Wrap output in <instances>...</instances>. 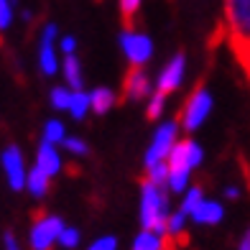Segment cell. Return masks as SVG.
<instances>
[{"label": "cell", "instance_id": "1", "mask_svg": "<svg viewBox=\"0 0 250 250\" xmlns=\"http://www.w3.org/2000/svg\"><path fill=\"white\" fill-rule=\"evenodd\" d=\"M141 230L158 232L166 237V222L171 217V194L166 187H158L153 181H141Z\"/></svg>", "mask_w": 250, "mask_h": 250}, {"label": "cell", "instance_id": "2", "mask_svg": "<svg viewBox=\"0 0 250 250\" xmlns=\"http://www.w3.org/2000/svg\"><path fill=\"white\" fill-rule=\"evenodd\" d=\"M214 107V97L212 92L204 84H197V89L187 97L184 107H181L179 112V123H181V130H184L187 135H191L194 130H199L204 120L209 118V112Z\"/></svg>", "mask_w": 250, "mask_h": 250}, {"label": "cell", "instance_id": "3", "mask_svg": "<svg viewBox=\"0 0 250 250\" xmlns=\"http://www.w3.org/2000/svg\"><path fill=\"white\" fill-rule=\"evenodd\" d=\"M179 133H181L179 118L176 120H164L161 125H158L156 133H153V138H151L148 151H146V156H143V168H146V171L153 168V166H158V164H164V161H168L171 148L179 141Z\"/></svg>", "mask_w": 250, "mask_h": 250}, {"label": "cell", "instance_id": "4", "mask_svg": "<svg viewBox=\"0 0 250 250\" xmlns=\"http://www.w3.org/2000/svg\"><path fill=\"white\" fill-rule=\"evenodd\" d=\"M66 222L59 214H39L28 230V248L31 250H54L59 245V235L64 232Z\"/></svg>", "mask_w": 250, "mask_h": 250}, {"label": "cell", "instance_id": "5", "mask_svg": "<svg viewBox=\"0 0 250 250\" xmlns=\"http://www.w3.org/2000/svg\"><path fill=\"white\" fill-rule=\"evenodd\" d=\"M118 41H120V49H123V54H125V59H128L130 66L143 69V66L153 59V41L146 36V33L123 28Z\"/></svg>", "mask_w": 250, "mask_h": 250}, {"label": "cell", "instance_id": "6", "mask_svg": "<svg viewBox=\"0 0 250 250\" xmlns=\"http://www.w3.org/2000/svg\"><path fill=\"white\" fill-rule=\"evenodd\" d=\"M225 28L230 41H250V0H225Z\"/></svg>", "mask_w": 250, "mask_h": 250}, {"label": "cell", "instance_id": "7", "mask_svg": "<svg viewBox=\"0 0 250 250\" xmlns=\"http://www.w3.org/2000/svg\"><path fill=\"white\" fill-rule=\"evenodd\" d=\"M204 161V148L187 135V138H179L176 146L171 148V156H168V168H187V171L194 174L197 168L202 166Z\"/></svg>", "mask_w": 250, "mask_h": 250}, {"label": "cell", "instance_id": "8", "mask_svg": "<svg viewBox=\"0 0 250 250\" xmlns=\"http://www.w3.org/2000/svg\"><path fill=\"white\" fill-rule=\"evenodd\" d=\"M0 166H3L5 181L13 191L26 189V179H28V168L23 161V153H21L18 146H5L3 153H0Z\"/></svg>", "mask_w": 250, "mask_h": 250}, {"label": "cell", "instance_id": "9", "mask_svg": "<svg viewBox=\"0 0 250 250\" xmlns=\"http://www.w3.org/2000/svg\"><path fill=\"white\" fill-rule=\"evenodd\" d=\"M156 92L151 84V77L146 69H138V66H130L128 74L123 79V102H148L151 95Z\"/></svg>", "mask_w": 250, "mask_h": 250}, {"label": "cell", "instance_id": "10", "mask_svg": "<svg viewBox=\"0 0 250 250\" xmlns=\"http://www.w3.org/2000/svg\"><path fill=\"white\" fill-rule=\"evenodd\" d=\"M184 74H187V56L184 54H176L166 62V66L156 77V92H164V95H171L181 87L184 82Z\"/></svg>", "mask_w": 250, "mask_h": 250}, {"label": "cell", "instance_id": "11", "mask_svg": "<svg viewBox=\"0 0 250 250\" xmlns=\"http://www.w3.org/2000/svg\"><path fill=\"white\" fill-rule=\"evenodd\" d=\"M59 36V28L54 23H46L41 31V41H39V69L43 77H54L56 72L62 69L59 66V59H56V46L54 41Z\"/></svg>", "mask_w": 250, "mask_h": 250}, {"label": "cell", "instance_id": "12", "mask_svg": "<svg viewBox=\"0 0 250 250\" xmlns=\"http://www.w3.org/2000/svg\"><path fill=\"white\" fill-rule=\"evenodd\" d=\"M36 168H41V171L51 179L59 176L62 168H64V158H62L59 146H51L46 141H41L39 148H36Z\"/></svg>", "mask_w": 250, "mask_h": 250}, {"label": "cell", "instance_id": "13", "mask_svg": "<svg viewBox=\"0 0 250 250\" xmlns=\"http://www.w3.org/2000/svg\"><path fill=\"white\" fill-rule=\"evenodd\" d=\"M225 220V204L217 199H204L199 207L191 212V222L202 225V227H212V225H220Z\"/></svg>", "mask_w": 250, "mask_h": 250}, {"label": "cell", "instance_id": "14", "mask_svg": "<svg viewBox=\"0 0 250 250\" xmlns=\"http://www.w3.org/2000/svg\"><path fill=\"white\" fill-rule=\"evenodd\" d=\"M189 222H191V217L189 214H184L181 209H174L171 212V217H168V222H166V243H168V248H176V245H184L187 243V227H189Z\"/></svg>", "mask_w": 250, "mask_h": 250}, {"label": "cell", "instance_id": "15", "mask_svg": "<svg viewBox=\"0 0 250 250\" xmlns=\"http://www.w3.org/2000/svg\"><path fill=\"white\" fill-rule=\"evenodd\" d=\"M62 74H64V82H66V87H69L72 92L84 89V74H82V64H79L77 56H64Z\"/></svg>", "mask_w": 250, "mask_h": 250}, {"label": "cell", "instance_id": "16", "mask_svg": "<svg viewBox=\"0 0 250 250\" xmlns=\"http://www.w3.org/2000/svg\"><path fill=\"white\" fill-rule=\"evenodd\" d=\"M89 97H92V112L95 115H107V112L118 105V95H115V89H110V87H95L92 92H89Z\"/></svg>", "mask_w": 250, "mask_h": 250}, {"label": "cell", "instance_id": "17", "mask_svg": "<svg viewBox=\"0 0 250 250\" xmlns=\"http://www.w3.org/2000/svg\"><path fill=\"white\" fill-rule=\"evenodd\" d=\"M26 189L31 191L36 199H43L49 194V189H51V176H46L41 171V168H28V179H26Z\"/></svg>", "mask_w": 250, "mask_h": 250}, {"label": "cell", "instance_id": "18", "mask_svg": "<svg viewBox=\"0 0 250 250\" xmlns=\"http://www.w3.org/2000/svg\"><path fill=\"white\" fill-rule=\"evenodd\" d=\"M189 187H191V171H187V168H171V171H168V179H166L168 194L184 197Z\"/></svg>", "mask_w": 250, "mask_h": 250}, {"label": "cell", "instance_id": "19", "mask_svg": "<svg viewBox=\"0 0 250 250\" xmlns=\"http://www.w3.org/2000/svg\"><path fill=\"white\" fill-rule=\"evenodd\" d=\"M166 248H168L166 237L158 232H148V230H141L133 240V250H166Z\"/></svg>", "mask_w": 250, "mask_h": 250}, {"label": "cell", "instance_id": "20", "mask_svg": "<svg viewBox=\"0 0 250 250\" xmlns=\"http://www.w3.org/2000/svg\"><path fill=\"white\" fill-rule=\"evenodd\" d=\"M41 141H46L51 146H62L66 141V125L59 118H51L43 123V130H41Z\"/></svg>", "mask_w": 250, "mask_h": 250}, {"label": "cell", "instance_id": "21", "mask_svg": "<svg viewBox=\"0 0 250 250\" xmlns=\"http://www.w3.org/2000/svg\"><path fill=\"white\" fill-rule=\"evenodd\" d=\"M89 110H92V97H89V92H84V89H79V92H72L69 115H72L77 123H82V120L89 115Z\"/></svg>", "mask_w": 250, "mask_h": 250}, {"label": "cell", "instance_id": "22", "mask_svg": "<svg viewBox=\"0 0 250 250\" xmlns=\"http://www.w3.org/2000/svg\"><path fill=\"white\" fill-rule=\"evenodd\" d=\"M204 199H207V197H204V187H202V184H191V187L187 189V194L181 197V204H179V209L184 212V214H189V217H191V212H194V209L199 207V204H202Z\"/></svg>", "mask_w": 250, "mask_h": 250}, {"label": "cell", "instance_id": "23", "mask_svg": "<svg viewBox=\"0 0 250 250\" xmlns=\"http://www.w3.org/2000/svg\"><path fill=\"white\" fill-rule=\"evenodd\" d=\"M143 0H120V18H123V28L135 31V16L141 10Z\"/></svg>", "mask_w": 250, "mask_h": 250}, {"label": "cell", "instance_id": "24", "mask_svg": "<svg viewBox=\"0 0 250 250\" xmlns=\"http://www.w3.org/2000/svg\"><path fill=\"white\" fill-rule=\"evenodd\" d=\"M49 102H51L54 110H66V112H69V105H72V89L66 87V84L54 87L51 92H49Z\"/></svg>", "mask_w": 250, "mask_h": 250}, {"label": "cell", "instance_id": "25", "mask_svg": "<svg viewBox=\"0 0 250 250\" xmlns=\"http://www.w3.org/2000/svg\"><path fill=\"white\" fill-rule=\"evenodd\" d=\"M166 100H168V95H164V92H153L151 100H148V105H146V118L156 123L158 118L164 115V110H166Z\"/></svg>", "mask_w": 250, "mask_h": 250}, {"label": "cell", "instance_id": "26", "mask_svg": "<svg viewBox=\"0 0 250 250\" xmlns=\"http://www.w3.org/2000/svg\"><path fill=\"white\" fill-rule=\"evenodd\" d=\"M64 151H69L72 156H89V143L84 138H79V135H66V141L62 143Z\"/></svg>", "mask_w": 250, "mask_h": 250}, {"label": "cell", "instance_id": "27", "mask_svg": "<svg viewBox=\"0 0 250 250\" xmlns=\"http://www.w3.org/2000/svg\"><path fill=\"white\" fill-rule=\"evenodd\" d=\"M79 243H82V232H79L77 227H69V225H66L64 232L59 235V248L74 250V248H79Z\"/></svg>", "mask_w": 250, "mask_h": 250}, {"label": "cell", "instance_id": "28", "mask_svg": "<svg viewBox=\"0 0 250 250\" xmlns=\"http://www.w3.org/2000/svg\"><path fill=\"white\" fill-rule=\"evenodd\" d=\"M230 46H232L235 56L240 59V64L245 66V72L250 77V41H230Z\"/></svg>", "mask_w": 250, "mask_h": 250}, {"label": "cell", "instance_id": "29", "mask_svg": "<svg viewBox=\"0 0 250 250\" xmlns=\"http://www.w3.org/2000/svg\"><path fill=\"white\" fill-rule=\"evenodd\" d=\"M87 250H118V237L115 235H102L95 243H89Z\"/></svg>", "mask_w": 250, "mask_h": 250}, {"label": "cell", "instance_id": "30", "mask_svg": "<svg viewBox=\"0 0 250 250\" xmlns=\"http://www.w3.org/2000/svg\"><path fill=\"white\" fill-rule=\"evenodd\" d=\"M10 23H13V3L0 0V31H5Z\"/></svg>", "mask_w": 250, "mask_h": 250}, {"label": "cell", "instance_id": "31", "mask_svg": "<svg viewBox=\"0 0 250 250\" xmlns=\"http://www.w3.org/2000/svg\"><path fill=\"white\" fill-rule=\"evenodd\" d=\"M59 49H62L66 56H74V51H77V39H74V36H64V39L59 41Z\"/></svg>", "mask_w": 250, "mask_h": 250}, {"label": "cell", "instance_id": "32", "mask_svg": "<svg viewBox=\"0 0 250 250\" xmlns=\"http://www.w3.org/2000/svg\"><path fill=\"white\" fill-rule=\"evenodd\" d=\"M3 248L5 250H23L21 243H18V237H16V232H10V230H5V235H3Z\"/></svg>", "mask_w": 250, "mask_h": 250}, {"label": "cell", "instance_id": "33", "mask_svg": "<svg viewBox=\"0 0 250 250\" xmlns=\"http://www.w3.org/2000/svg\"><path fill=\"white\" fill-rule=\"evenodd\" d=\"M222 197H225V199H230V202L240 199V187H235V184H227V187L222 189Z\"/></svg>", "mask_w": 250, "mask_h": 250}, {"label": "cell", "instance_id": "34", "mask_svg": "<svg viewBox=\"0 0 250 250\" xmlns=\"http://www.w3.org/2000/svg\"><path fill=\"white\" fill-rule=\"evenodd\" d=\"M235 250H250V225L245 227V232L240 235V240H237V248Z\"/></svg>", "mask_w": 250, "mask_h": 250}]
</instances>
